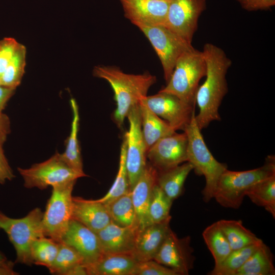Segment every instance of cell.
I'll return each instance as SVG.
<instances>
[{
	"instance_id": "cell-13",
	"label": "cell",
	"mask_w": 275,
	"mask_h": 275,
	"mask_svg": "<svg viewBox=\"0 0 275 275\" xmlns=\"http://www.w3.org/2000/svg\"><path fill=\"white\" fill-rule=\"evenodd\" d=\"M187 138L176 132L158 140L147 151L149 162L158 172L168 170L187 161Z\"/></svg>"
},
{
	"instance_id": "cell-3",
	"label": "cell",
	"mask_w": 275,
	"mask_h": 275,
	"mask_svg": "<svg viewBox=\"0 0 275 275\" xmlns=\"http://www.w3.org/2000/svg\"><path fill=\"white\" fill-rule=\"evenodd\" d=\"M275 175L274 155L268 156L263 166L250 170H226L221 175L213 198L225 208L237 209L248 191L258 182Z\"/></svg>"
},
{
	"instance_id": "cell-41",
	"label": "cell",
	"mask_w": 275,
	"mask_h": 275,
	"mask_svg": "<svg viewBox=\"0 0 275 275\" xmlns=\"http://www.w3.org/2000/svg\"><path fill=\"white\" fill-rule=\"evenodd\" d=\"M15 89L0 86V113L5 109L8 101L14 94Z\"/></svg>"
},
{
	"instance_id": "cell-19",
	"label": "cell",
	"mask_w": 275,
	"mask_h": 275,
	"mask_svg": "<svg viewBox=\"0 0 275 275\" xmlns=\"http://www.w3.org/2000/svg\"><path fill=\"white\" fill-rule=\"evenodd\" d=\"M171 218L150 224L138 232L132 254L137 262L153 260L170 228Z\"/></svg>"
},
{
	"instance_id": "cell-30",
	"label": "cell",
	"mask_w": 275,
	"mask_h": 275,
	"mask_svg": "<svg viewBox=\"0 0 275 275\" xmlns=\"http://www.w3.org/2000/svg\"><path fill=\"white\" fill-rule=\"evenodd\" d=\"M263 241L232 250L219 267L213 268L210 275H235L238 270L262 245Z\"/></svg>"
},
{
	"instance_id": "cell-12",
	"label": "cell",
	"mask_w": 275,
	"mask_h": 275,
	"mask_svg": "<svg viewBox=\"0 0 275 275\" xmlns=\"http://www.w3.org/2000/svg\"><path fill=\"white\" fill-rule=\"evenodd\" d=\"M142 99L153 113L163 119L175 131H184L195 113V106L168 93L159 91Z\"/></svg>"
},
{
	"instance_id": "cell-6",
	"label": "cell",
	"mask_w": 275,
	"mask_h": 275,
	"mask_svg": "<svg viewBox=\"0 0 275 275\" xmlns=\"http://www.w3.org/2000/svg\"><path fill=\"white\" fill-rule=\"evenodd\" d=\"M43 212L35 208L20 218L10 217L0 211V230L7 235L16 253V262L27 265L33 264L31 249L37 239L45 236L42 219Z\"/></svg>"
},
{
	"instance_id": "cell-29",
	"label": "cell",
	"mask_w": 275,
	"mask_h": 275,
	"mask_svg": "<svg viewBox=\"0 0 275 275\" xmlns=\"http://www.w3.org/2000/svg\"><path fill=\"white\" fill-rule=\"evenodd\" d=\"M251 201L263 207L275 217V175L265 179L254 185L247 193Z\"/></svg>"
},
{
	"instance_id": "cell-45",
	"label": "cell",
	"mask_w": 275,
	"mask_h": 275,
	"mask_svg": "<svg viewBox=\"0 0 275 275\" xmlns=\"http://www.w3.org/2000/svg\"><path fill=\"white\" fill-rule=\"evenodd\" d=\"M0 86H1V77H0Z\"/></svg>"
},
{
	"instance_id": "cell-4",
	"label": "cell",
	"mask_w": 275,
	"mask_h": 275,
	"mask_svg": "<svg viewBox=\"0 0 275 275\" xmlns=\"http://www.w3.org/2000/svg\"><path fill=\"white\" fill-rule=\"evenodd\" d=\"M195 113L189 123L184 130L187 138V161L190 162L196 174L204 176L205 186L202 190L203 200L208 202L213 198L218 179L227 169L225 163L218 162L208 149L199 128Z\"/></svg>"
},
{
	"instance_id": "cell-16",
	"label": "cell",
	"mask_w": 275,
	"mask_h": 275,
	"mask_svg": "<svg viewBox=\"0 0 275 275\" xmlns=\"http://www.w3.org/2000/svg\"><path fill=\"white\" fill-rule=\"evenodd\" d=\"M61 241L79 253L86 266L94 263L102 254L96 233L72 218Z\"/></svg>"
},
{
	"instance_id": "cell-26",
	"label": "cell",
	"mask_w": 275,
	"mask_h": 275,
	"mask_svg": "<svg viewBox=\"0 0 275 275\" xmlns=\"http://www.w3.org/2000/svg\"><path fill=\"white\" fill-rule=\"evenodd\" d=\"M218 222L232 251L262 241L246 229L241 220L222 219Z\"/></svg>"
},
{
	"instance_id": "cell-44",
	"label": "cell",
	"mask_w": 275,
	"mask_h": 275,
	"mask_svg": "<svg viewBox=\"0 0 275 275\" xmlns=\"http://www.w3.org/2000/svg\"><path fill=\"white\" fill-rule=\"evenodd\" d=\"M8 261L6 256L0 252V262H4Z\"/></svg>"
},
{
	"instance_id": "cell-2",
	"label": "cell",
	"mask_w": 275,
	"mask_h": 275,
	"mask_svg": "<svg viewBox=\"0 0 275 275\" xmlns=\"http://www.w3.org/2000/svg\"><path fill=\"white\" fill-rule=\"evenodd\" d=\"M93 75L105 80L112 88L117 106L113 118L120 128L130 109L147 96L148 90L156 82V76L149 72L128 74L114 66H96Z\"/></svg>"
},
{
	"instance_id": "cell-40",
	"label": "cell",
	"mask_w": 275,
	"mask_h": 275,
	"mask_svg": "<svg viewBox=\"0 0 275 275\" xmlns=\"http://www.w3.org/2000/svg\"><path fill=\"white\" fill-rule=\"evenodd\" d=\"M10 132V119L7 115L1 113H0V145H3L5 142Z\"/></svg>"
},
{
	"instance_id": "cell-23",
	"label": "cell",
	"mask_w": 275,
	"mask_h": 275,
	"mask_svg": "<svg viewBox=\"0 0 275 275\" xmlns=\"http://www.w3.org/2000/svg\"><path fill=\"white\" fill-rule=\"evenodd\" d=\"M193 170L192 164L186 161L168 170L157 171V184L173 201L182 194L185 180Z\"/></svg>"
},
{
	"instance_id": "cell-34",
	"label": "cell",
	"mask_w": 275,
	"mask_h": 275,
	"mask_svg": "<svg viewBox=\"0 0 275 275\" xmlns=\"http://www.w3.org/2000/svg\"><path fill=\"white\" fill-rule=\"evenodd\" d=\"M173 201L156 184L152 190L148 210L150 224L162 222L171 218L170 215Z\"/></svg>"
},
{
	"instance_id": "cell-38",
	"label": "cell",
	"mask_w": 275,
	"mask_h": 275,
	"mask_svg": "<svg viewBox=\"0 0 275 275\" xmlns=\"http://www.w3.org/2000/svg\"><path fill=\"white\" fill-rule=\"evenodd\" d=\"M248 11L266 10L275 5V0H236Z\"/></svg>"
},
{
	"instance_id": "cell-8",
	"label": "cell",
	"mask_w": 275,
	"mask_h": 275,
	"mask_svg": "<svg viewBox=\"0 0 275 275\" xmlns=\"http://www.w3.org/2000/svg\"><path fill=\"white\" fill-rule=\"evenodd\" d=\"M18 171L24 180L26 188L36 187L40 189L76 181L78 178L87 176L70 167L59 153L45 161L33 164L30 168H18Z\"/></svg>"
},
{
	"instance_id": "cell-31",
	"label": "cell",
	"mask_w": 275,
	"mask_h": 275,
	"mask_svg": "<svg viewBox=\"0 0 275 275\" xmlns=\"http://www.w3.org/2000/svg\"><path fill=\"white\" fill-rule=\"evenodd\" d=\"M126 147L127 140L124 135L121 146L118 171L115 180L108 192L97 200L102 203H106L130 191L126 166Z\"/></svg>"
},
{
	"instance_id": "cell-32",
	"label": "cell",
	"mask_w": 275,
	"mask_h": 275,
	"mask_svg": "<svg viewBox=\"0 0 275 275\" xmlns=\"http://www.w3.org/2000/svg\"><path fill=\"white\" fill-rule=\"evenodd\" d=\"M26 48L20 44L15 55L1 75V85L15 88L19 85L24 73Z\"/></svg>"
},
{
	"instance_id": "cell-20",
	"label": "cell",
	"mask_w": 275,
	"mask_h": 275,
	"mask_svg": "<svg viewBox=\"0 0 275 275\" xmlns=\"http://www.w3.org/2000/svg\"><path fill=\"white\" fill-rule=\"evenodd\" d=\"M72 219L96 233L108 225L111 218L104 204L97 200L73 197Z\"/></svg>"
},
{
	"instance_id": "cell-10",
	"label": "cell",
	"mask_w": 275,
	"mask_h": 275,
	"mask_svg": "<svg viewBox=\"0 0 275 275\" xmlns=\"http://www.w3.org/2000/svg\"><path fill=\"white\" fill-rule=\"evenodd\" d=\"M127 118L129 127L124 134L127 140L126 166L131 191L146 167L147 150L142 131L139 104L130 109Z\"/></svg>"
},
{
	"instance_id": "cell-25",
	"label": "cell",
	"mask_w": 275,
	"mask_h": 275,
	"mask_svg": "<svg viewBox=\"0 0 275 275\" xmlns=\"http://www.w3.org/2000/svg\"><path fill=\"white\" fill-rule=\"evenodd\" d=\"M273 255L264 242L238 270L235 275H274Z\"/></svg>"
},
{
	"instance_id": "cell-14",
	"label": "cell",
	"mask_w": 275,
	"mask_h": 275,
	"mask_svg": "<svg viewBox=\"0 0 275 275\" xmlns=\"http://www.w3.org/2000/svg\"><path fill=\"white\" fill-rule=\"evenodd\" d=\"M190 244L189 236L179 238L170 229L153 260L178 275L188 274L194 268L196 259Z\"/></svg>"
},
{
	"instance_id": "cell-27",
	"label": "cell",
	"mask_w": 275,
	"mask_h": 275,
	"mask_svg": "<svg viewBox=\"0 0 275 275\" xmlns=\"http://www.w3.org/2000/svg\"><path fill=\"white\" fill-rule=\"evenodd\" d=\"M103 204L112 222L121 227L136 228L135 213L131 191Z\"/></svg>"
},
{
	"instance_id": "cell-36",
	"label": "cell",
	"mask_w": 275,
	"mask_h": 275,
	"mask_svg": "<svg viewBox=\"0 0 275 275\" xmlns=\"http://www.w3.org/2000/svg\"><path fill=\"white\" fill-rule=\"evenodd\" d=\"M131 275H178L172 269L154 260L138 262Z\"/></svg>"
},
{
	"instance_id": "cell-35",
	"label": "cell",
	"mask_w": 275,
	"mask_h": 275,
	"mask_svg": "<svg viewBox=\"0 0 275 275\" xmlns=\"http://www.w3.org/2000/svg\"><path fill=\"white\" fill-rule=\"evenodd\" d=\"M84 264L83 259L72 247L63 242H59V248L54 261L48 268L51 273L64 275L72 267Z\"/></svg>"
},
{
	"instance_id": "cell-22",
	"label": "cell",
	"mask_w": 275,
	"mask_h": 275,
	"mask_svg": "<svg viewBox=\"0 0 275 275\" xmlns=\"http://www.w3.org/2000/svg\"><path fill=\"white\" fill-rule=\"evenodd\" d=\"M139 104L142 131L148 151L158 140L176 131L166 121L153 113L143 99Z\"/></svg>"
},
{
	"instance_id": "cell-42",
	"label": "cell",
	"mask_w": 275,
	"mask_h": 275,
	"mask_svg": "<svg viewBox=\"0 0 275 275\" xmlns=\"http://www.w3.org/2000/svg\"><path fill=\"white\" fill-rule=\"evenodd\" d=\"M18 273L14 270V263L10 261L0 262V275H16Z\"/></svg>"
},
{
	"instance_id": "cell-24",
	"label": "cell",
	"mask_w": 275,
	"mask_h": 275,
	"mask_svg": "<svg viewBox=\"0 0 275 275\" xmlns=\"http://www.w3.org/2000/svg\"><path fill=\"white\" fill-rule=\"evenodd\" d=\"M70 102L72 112L71 131L66 141L65 150L61 154L64 161L70 167L79 173H85L78 140L79 122L78 107L74 99L71 98Z\"/></svg>"
},
{
	"instance_id": "cell-7",
	"label": "cell",
	"mask_w": 275,
	"mask_h": 275,
	"mask_svg": "<svg viewBox=\"0 0 275 275\" xmlns=\"http://www.w3.org/2000/svg\"><path fill=\"white\" fill-rule=\"evenodd\" d=\"M76 181L52 187L51 196L43 212L45 236L61 242L72 217V190Z\"/></svg>"
},
{
	"instance_id": "cell-5",
	"label": "cell",
	"mask_w": 275,
	"mask_h": 275,
	"mask_svg": "<svg viewBox=\"0 0 275 275\" xmlns=\"http://www.w3.org/2000/svg\"><path fill=\"white\" fill-rule=\"evenodd\" d=\"M206 74V65L203 53L194 48L178 58L166 86L159 91L173 94L195 106L199 83Z\"/></svg>"
},
{
	"instance_id": "cell-39",
	"label": "cell",
	"mask_w": 275,
	"mask_h": 275,
	"mask_svg": "<svg viewBox=\"0 0 275 275\" xmlns=\"http://www.w3.org/2000/svg\"><path fill=\"white\" fill-rule=\"evenodd\" d=\"M2 145H0V184L5 183L7 181H10L14 177L7 159L4 154Z\"/></svg>"
},
{
	"instance_id": "cell-21",
	"label": "cell",
	"mask_w": 275,
	"mask_h": 275,
	"mask_svg": "<svg viewBox=\"0 0 275 275\" xmlns=\"http://www.w3.org/2000/svg\"><path fill=\"white\" fill-rule=\"evenodd\" d=\"M137 262L131 255L102 254L94 263L85 266L88 275H131Z\"/></svg>"
},
{
	"instance_id": "cell-28",
	"label": "cell",
	"mask_w": 275,
	"mask_h": 275,
	"mask_svg": "<svg viewBox=\"0 0 275 275\" xmlns=\"http://www.w3.org/2000/svg\"><path fill=\"white\" fill-rule=\"evenodd\" d=\"M202 236L213 257L215 262L213 268H216L232 251L230 244L218 221L206 228L203 232Z\"/></svg>"
},
{
	"instance_id": "cell-1",
	"label": "cell",
	"mask_w": 275,
	"mask_h": 275,
	"mask_svg": "<svg viewBox=\"0 0 275 275\" xmlns=\"http://www.w3.org/2000/svg\"><path fill=\"white\" fill-rule=\"evenodd\" d=\"M206 65V79L199 87L196 102L199 112L195 115L201 130L213 121H220L218 109L228 92L226 74L232 65L231 60L220 47L206 43L202 51Z\"/></svg>"
},
{
	"instance_id": "cell-17",
	"label": "cell",
	"mask_w": 275,
	"mask_h": 275,
	"mask_svg": "<svg viewBox=\"0 0 275 275\" xmlns=\"http://www.w3.org/2000/svg\"><path fill=\"white\" fill-rule=\"evenodd\" d=\"M157 170L147 161L143 173L131 190L138 232L150 225L148 210L152 190L157 184Z\"/></svg>"
},
{
	"instance_id": "cell-43",
	"label": "cell",
	"mask_w": 275,
	"mask_h": 275,
	"mask_svg": "<svg viewBox=\"0 0 275 275\" xmlns=\"http://www.w3.org/2000/svg\"><path fill=\"white\" fill-rule=\"evenodd\" d=\"M64 275H88L86 267L82 264L77 265L66 272Z\"/></svg>"
},
{
	"instance_id": "cell-11",
	"label": "cell",
	"mask_w": 275,
	"mask_h": 275,
	"mask_svg": "<svg viewBox=\"0 0 275 275\" xmlns=\"http://www.w3.org/2000/svg\"><path fill=\"white\" fill-rule=\"evenodd\" d=\"M206 9V0H171L163 24L191 44L198 19Z\"/></svg>"
},
{
	"instance_id": "cell-37",
	"label": "cell",
	"mask_w": 275,
	"mask_h": 275,
	"mask_svg": "<svg viewBox=\"0 0 275 275\" xmlns=\"http://www.w3.org/2000/svg\"><path fill=\"white\" fill-rule=\"evenodd\" d=\"M20 45V43L12 38H5L0 40V77Z\"/></svg>"
},
{
	"instance_id": "cell-33",
	"label": "cell",
	"mask_w": 275,
	"mask_h": 275,
	"mask_svg": "<svg viewBox=\"0 0 275 275\" xmlns=\"http://www.w3.org/2000/svg\"><path fill=\"white\" fill-rule=\"evenodd\" d=\"M59 242L46 237L36 240L31 249L33 264L42 265L48 269L52 264L57 255Z\"/></svg>"
},
{
	"instance_id": "cell-18",
	"label": "cell",
	"mask_w": 275,
	"mask_h": 275,
	"mask_svg": "<svg viewBox=\"0 0 275 275\" xmlns=\"http://www.w3.org/2000/svg\"><path fill=\"white\" fill-rule=\"evenodd\" d=\"M137 229L121 227L113 222L96 233L102 254L131 255L134 251Z\"/></svg>"
},
{
	"instance_id": "cell-15",
	"label": "cell",
	"mask_w": 275,
	"mask_h": 275,
	"mask_svg": "<svg viewBox=\"0 0 275 275\" xmlns=\"http://www.w3.org/2000/svg\"><path fill=\"white\" fill-rule=\"evenodd\" d=\"M125 17L136 25H163L171 0H119Z\"/></svg>"
},
{
	"instance_id": "cell-9",
	"label": "cell",
	"mask_w": 275,
	"mask_h": 275,
	"mask_svg": "<svg viewBox=\"0 0 275 275\" xmlns=\"http://www.w3.org/2000/svg\"><path fill=\"white\" fill-rule=\"evenodd\" d=\"M151 43L161 62L167 83L178 58L194 48L163 25L138 27Z\"/></svg>"
}]
</instances>
